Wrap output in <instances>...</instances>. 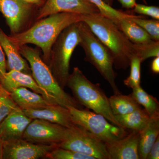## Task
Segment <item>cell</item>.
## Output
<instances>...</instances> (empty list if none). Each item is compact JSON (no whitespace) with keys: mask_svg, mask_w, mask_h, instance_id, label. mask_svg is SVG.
I'll return each mask as SVG.
<instances>
[{"mask_svg":"<svg viewBox=\"0 0 159 159\" xmlns=\"http://www.w3.org/2000/svg\"><path fill=\"white\" fill-rule=\"evenodd\" d=\"M82 21V15L61 12L51 15L38 20L25 31L9 35L18 48L32 44L41 49L43 60L48 66L51 49L57 37L67 27Z\"/></svg>","mask_w":159,"mask_h":159,"instance_id":"6da1fadb","label":"cell"},{"mask_svg":"<svg viewBox=\"0 0 159 159\" xmlns=\"http://www.w3.org/2000/svg\"><path fill=\"white\" fill-rule=\"evenodd\" d=\"M82 21L110 51L114 66L117 70L128 68L134 53V44L118 26L100 12L82 15Z\"/></svg>","mask_w":159,"mask_h":159,"instance_id":"7a4b0ae2","label":"cell"},{"mask_svg":"<svg viewBox=\"0 0 159 159\" xmlns=\"http://www.w3.org/2000/svg\"><path fill=\"white\" fill-rule=\"evenodd\" d=\"M19 49L22 56L29 61L31 75L47 100L52 104H59L68 108H81V105L59 85L38 49L27 45L21 46Z\"/></svg>","mask_w":159,"mask_h":159,"instance_id":"3957f363","label":"cell"},{"mask_svg":"<svg viewBox=\"0 0 159 159\" xmlns=\"http://www.w3.org/2000/svg\"><path fill=\"white\" fill-rule=\"evenodd\" d=\"M66 86L72 91L74 98L80 105L102 115L111 123L120 127L111 109L109 98L100 84H95L90 81L79 68H74L69 76Z\"/></svg>","mask_w":159,"mask_h":159,"instance_id":"277c9868","label":"cell"},{"mask_svg":"<svg viewBox=\"0 0 159 159\" xmlns=\"http://www.w3.org/2000/svg\"><path fill=\"white\" fill-rule=\"evenodd\" d=\"M78 27L80 38L79 45L84 51L85 60L94 66L109 83L114 94L121 93L116 84L117 74L114 71V60L110 51L84 22H78Z\"/></svg>","mask_w":159,"mask_h":159,"instance_id":"5b68a950","label":"cell"},{"mask_svg":"<svg viewBox=\"0 0 159 159\" xmlns=\"http://www.w3.org/2000/svg\"><path fill=\"white\" fill-rule=\"evenodd\" d=\"M80 41L78 22L72 24L65 29L52 46L48 66L63 89L66 86L70 74L71 57Z\"/></svg>","mask_w":159,"mask_h":159,"instance_id":"8992f818","label":"cell"},{"mask_svg":"<svg viewBox=\"0 0 159 159\" xmlns=\"http://www.w3.org/2000/svg\"><path fill=\"white\" fill-rule=\"evenodd\" d=\"M73 123L83 127L106 144H110L126 136L129 132L109 122L100 114L90 110L69 108Z\"/></svg>","mask_w":159,"mask_h":159,"instance_id":"52a82bcc","label":"cell"},{"mask_svg":"<svg viewBox=\"0 0 159 159\" xmlns=\"http://www.w3.org/2000/svg\"><path fill=\"white\" fill-rule=\"evenodd\" d=\"M57 146L95 159H110L106 144L89 131L76 124L68 128L65 139Z\"/></svg>","mask_w":159,"mask_h":159,"instance_id":"ba28073f","label":"cell"},{"mask_svg":"<svg viewBox=\"0 0 159 159\" xmlns=\"http://www.w3.org/2000/svg\"><path fill=\"white\" fill-rule=\"evenodd\" d=\"M39 7L24 0H0V11L6 19L11 35L20 33L36 19Z\"/></svg>","mask_w":159,"mask_h":159,"instance_id":"9c48e42d","label":"cell"},{"mask_svg":"<svg viewBox=\"0 0 159 159\" xmlns=\"http://www.w3.org/2000/svg\"><path fill=\"white\" fill-rule=\"evenodd\" d=\"M68 128L46 120L34 119L26 128L22 139L35 144L57 145L65 139Z\"/></svg>","mask_w":159,"mask_h":159,"instance_id":"30bf717a","label":"cell"},{"mask_svg":"<svg viewBox=\"0 0 159 159\" xmlns=\"http://www.w3.org/2000/svg\"><path fill=\"white\" fill-rule=\"evenodd\" d=\"M56 145L35 144L21 139L3 142L2 159H37L46 158Z\"/></svg>","mask_w":159,"mask_h":159,"instance_id":"8fae6325","label":"cell"},{"mask_svg":"<svg viewBox=\"0 0 159 159\" xmlns=\"http://www.w3.org/2000/svg\"><path fill=\"white\" fill-rule=\"evenodd\" d=\"M61 12L86 15L100 12L97 6L88 0H46L39 9L36 20Z\"/></svg>","mask_w":159,"mask_h":159,"instance_id":"7c38bea8","label":"cell"},{"mask_svg":"<svg viewBox=\"0 0 159 159\" xmlns=\"http://www.w3.org/2000/svg\"><path fill=\"white\" fill-rule=\"evenodd\" d=\"M32 120L20 107L13 111L0 124V137L3 142L22 139Z\"/></svg>","mask_w":159,"mask_h":159,"instance_id":"4fadbf2b","label":"cell"},{"mask_svg":"<svg viewBox=\"0 0 159 159\" xmlns=\"http://www.w3.org/2000/svg\"><path fill=\"white\" fill-rule=\"evenodd\" d=\"M139 135L140 132L131 130L123 138L106 144L110 159H140Z\"/></svg>","mask_w":159,"mask_h":159,"instance_id":"5bb4252c","label":"cell"},{"mask_svg":"<svg viewBox=\"0 0 159 159\" xmlns=\"http://www.w3.org/2000/svg\"><path fill=\"white\" fill-rule=\"evenodd\" d=\"M23 111L28 117L32 119H42L67 128H70L74 124L69 108L59 104Z\"/></svg>","mask_w":159,"mask_h":159,"instance_id":"9a60e30c","label":"cell"},{"mask_svg":"<svg viewBox=\"0 0 159 159\" xmlns=\"http://www.w3.org/2000/svg\"><path fill=\"white\" fill-rule=\"evenodd\" d=\"M0 45L7 58V69L31 74L30 67L27 60L23 58L19 49L11 41L9 35L0 29Z\"/></svg>","mask_w":159,"mask_h":159,"instance_id":"2e32d148","label":"cell"},{"mask_svg":"<svg viewBox=\"0 0 159 159\" xmlns=\"http://www.w3.org/2000/svg\"><path fill=\"white\" fill-rule=\"evenodd\" d=\"M0 84L3 88L9 93L19 88H26L44 97L43 93L32 75L21 71L11 70L6 72Z\"/></svg>","mask_w":159,"mask_h":159,"instance_id":"e0dca14e","label":"cell"},{"mask_svg":"<svg viewBox=\"0 0 159 159\" xmlns=\"http://www.w3.org/2000/svg\"><path fill=\"white\" fill-rule=\"evenodd\" d=\"M11 97L23 110L41 108L53 105L42 95L26 88H19L10 93Z\"/></svg>","mask_w":159,"mask_h":159,"instance_id":"ac0fdd59","label":"cell"},{"mask_svg":"<svg viewBox=\"0 0 159 159\" xmlns=\"http://www.w3.org/2000/svg\"><path fill=\"white\" fill-rule=\"evenodd\" d=\"M159 136V116L150 117L148 124L140 132L139 152L140 159H146L147 155Z\"/></svg>","mask_w":159,"mask_h":159,"instance_id":"d6986e66","label":"cell"},{"mask_svg":"<svg viewBox=\"0 0 159 159\" xmlns=\"http://www.w3.org/2000/svg\"><path fill=\"white\" fill-rule=\"evenodd\" d=\"M131 18H125L119 21L118 27L134 44H145L153 40L149 34Z\"/></svg>","mask_w":159,"mask_h":159,"instance_id":"ffe728a7","label":"cell"},{"mask_svg":"<svg viewBox=\"0 0 159 159\" xmlns=\"http://www.w3.org/2000/svg\"><path fill=\"white\" fill-rule=\"evenodd\" d=\"M120 127L130 130L141 131L147 124L150 116L142 107L122 116H115Z\"/></svg>","mask_w":159,"mask_h":159,"instance_id":"44dd1931","label":"cell"},{"mask_svg":"<svg viewBox=\"0 0 159 159\" xmlns=\"http://www.w3.org/2000/svg\"><path fill=\"white\" fill-rule=\"evenodd\" d=\"M110 105L115 116H122L142 108V106L132 97L130 94H114L109 98Z\"/></svg>","mask_w":159,"mask_h":159,"instance_id":"7402d4cb","label":"cell"},{"mask_svg":"<svg viewBox=\"0 0 159 159\" xmlns=\"http://www.w3.org/2000/svg\"><path fill=\"white\" fill-rule=\"evenodd\" d=\"M131 96L144 107L150 117L159 116V102L155 97L148 93L141 85L133 89Z\"/></svg>","mask_w":159,"mask_h":159,"instance_id":"603a6c76","label":"cell"},{"mask_svg":"<svg viewBox=\"0 0 159 159\" xmlns=\"http://www.w3.org/2000/svg\"><path fill=\"white\" fill-rule=\"evenodd\" d=\"M95 5L102 15L111 20L118 26L119 21L125 18H132L135 15L128 14L120 10L114 9L106 4L102 0H88Z\"/></svg>","mask_w":159,"mask_h":159,"instance_id":"cb8c5ba5","label":"cell"},{"mask_svg":"<svg viewBox=\"0 0 159 159\" xmlns=\"http://www.w3.org/2000/svg\"><path fill=\"white\" fill-rule=\"evenodd\" d=\"M130 19L140 26L153 40L159 41V20H148L142 16H135Z\"/></svg>","mask_w":159,"mask_h":159,"instance_id":"d4e9b609","label":"cell"},{"mask_svg":"<svg viewBox=\"0 0 159 159\" xmlns=\"http://www.w3.org/2000/svg\"><path fill=\"white\" fill-rule=\"evenodd\" d=\"M134 55L139 57L142 62L149 57H159V41L153 40L145 44H134Z\"/></svg>","mask_w":159,"mask_h":159,"instance_id":"484cf974","label":"cell"},{"mask_svg":"<svg viewBox=\"0 0 159 159\" xmlns=\"http://www.w3.org/2000/svg\"><path fill=\"white\" fill-rule=\"evenodd\" d=\"M141 60L137 56H132L130 60V75L124 80V84L129 88L133 89L140 86L141 79Z\"/></svg>","mask_w":159,"mask_h":159,"instance_id":"4316f807","label":"cell"},{"mask_svg":"<svg viewBox=\"0 0 159 159\" xmlns=\"http://www.w3.org/2000/svg\"><path fill=\"white\" fill-rule=\"evenodd\" d=\"M18 108L10 93L0 90V124L9 114Z\"/></svg>","mask_w":159,"mask_h":159,"instance_id":"83f0119b","label":"cell"},{"mask_svg":"<svg viewBox=\"0 0 159 159\" xmlns=\"http://www.w3.org/2000/svg\"><path fill=\"white\" fill-rule=\"evenodd\" d=\"M46 158L51 159H95L93 157L70 150L56 147L50 152Z\"/></svg>","mask_w":159,"mask_h":159,"instance_id":"f1b7e54d","label":"cell"},{"mask_svg":"<svg viewBox=\"0 0 159 159\" xmlns=\"http://www.w3.org/2000/svg\"><path fill=\"white\" fill-rule=\"evenodd\" d=\"M133 11L138 14L147 16L153 19L159 20V8L157 6L136 4L133 8Z\"/></svg>","mask_w":159,"mask_h":159,"instance_id":"f546056e","label":"cell"},{"mask_svg":"<svg viewBox=\"0 0 159 159\" xmlns=\"http://www.w3.org/2000/svg\"><path fill=\"white\" fill-rule=\"evenodd\" d=\"M7 62L5 54L0 45V83L2 82L7 72Z\"/></svg>","mask_w":159,"mask_h":159,"instance_id":"4dcf8cb0","label":"cell"},{"mask_svg":"<svg viewBox=\"0 0 159 159\" xmlns=\"http://www.w3.org/2000/svg\"><path fill=\"white\" fill-rule=\"evenodd\" d=\"M159 159V136L152 146L146 159Z\"/></svg>","mask_w":159,"mask_h":159,"instance_id":"1f68e13d","label":"cell"},{"mask_svg":"<svg viewBox=\"0 0 159 159\" xmlns=\"http://www.w3.org/2000/svg\"><path fill=\"white\" fill-rule=\"evenodd\" d=\"M122 7L127 9H133L136 3V0H118Z\"/></svg>","mask_w":159,"mask_h":159,"instance_id":"d6a6232c","label":"cell"},{"mask_svg":"<svg viewBox=\"0 0 159 159\" xmlns=\"http://www.w3.org/2000/svg\"><path fill=\"white\" fill-rule=\"evenodd\" d=\"M151 69L154 74H158L159 73V57H155L152 62Z\"/></svg>","mask_w":159,"mask_h":159,"instance_id":"836d02e7","label":"cell"},{"mask_svg":"<svg viewBox=\"0 0 159 159\" xmlns=\"http://www.w3.org/2000/svg\"><path fill=\"white\" fill-rule=\"evenodd\" d=\"M24 1L29 4H32L40 8L45 2L46 0H24Z\"/></svg>","mask_w":159,"mask_h":159,"instance_id":"e575fe53","label":"cell"},{"mask_svg":"<svg viewBox=\"0 0 159 159\" xmlns=\"http://www.w3.org/2000/svg\"><path fill=\"white\" fill-rule=\"evenodd\" d=\"M3 152V141L0 137V159H2Z\"/></svg>","mask_w":159,"mask_h":159,"instance_id":"d590c367","label":"cell"},{"mask_svg":"<svg viewBox=\"0 0 159 159\" xmlns=\"http://www.w3.org/2000/svg\"><path fill=\"white\" fill-rule=\"evenodd\" d=\"M106 4L108 5V6H111L112 5L113 0H102Z\"/></svg>","mask_w":159,"mask_h":159,"instance_id":"8d00e7d4","label":"cell"},{"mask_svg":"<svg viewBox=\"0 0 159 159\" xmlns=\"http://www.w3.org/2000/svg\"><path fill=\"white\" fill-rule=\"evenodd\" d=\"M142 1L144 2V4H145V5H147V3L146 0H142Z\"/></svg>","mask_w":159,"mask_h":159,"instance_id":"74e56055","label":"cell"},{"mask_svg":"<svg viewBox=\"0 0 159 159\" xmlns=\"http://www.w3.org/2000/svg\"><path fill=\"white\" fill-rule=\"evenodd\" d=\"M0 90H5L3 88V87H2V85H1V84H0Z\"/></svg>","mask_w":159,"mask_h":159,"instance_id":"f35d334b","label":"cell"}]
</instances>
